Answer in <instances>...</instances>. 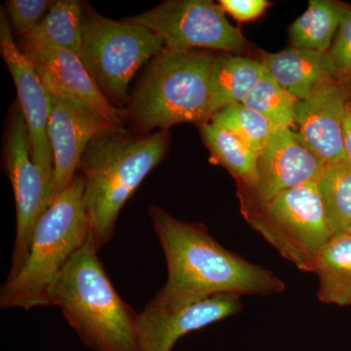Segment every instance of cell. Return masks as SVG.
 <instances>
[{"label": "cell", "mask_w": 351, "mask_h": 351, "mask_svg": "<svg viewBox=\"0 0 351 351\" xmlns=\"http://www.w3.org/2000/svg\"><path fill=\"white\" fill-rule=\"evenodd\" d=\"M9 18L14 29L24 38L36 31L54 1L50 0H10L7 1Z\"/></svg>", "instance_id": "obj_25"}, {"label": "cell", "mask_w": 351, "mask_h": 351, "mask_svg": "<svg viewBox=\"0 0 351 351\" xmlns=\"http://www.w3.org/2000/svg\"><path fill=\"white\" fill-rule=\"evenodd\" d=\"M339 78H351V7L346 11L330 50Z\"/></svg>", "instance_id": "obj_26"}, {"label": "cell", "mask_w": 351, "mask_h": 351, "mask_svg": "<svg viewBox=\"0 0 351 351\" xmlns=\"http://www.w3.org/2000/svg\"><path fill=\"white\" fill-rule=\"evenodd\" d=\"M7 124L4 162L15 197L17 226L8 277L24 265L39 219L54 198L53 180L32 160L29 130L19 104Z\"/></svg>", "instance_id": "obj_9"}, {"label": "cell", "mask_w": 351, "mask_h": 351, "mask_svg": "<svg viewBox=\"0 0 351 351\" xmlns=\"http://www.w3.org/2000/svg\"><path fill=\"white\" fill-rule=\"evenodd\" d=\"M351 101V78L325 80L295 106V137L324 164L346 159L343 123Z\"/></svg>", "instance_id": "obj_12"}, {"label": "cell", "mask_w": 351, "mask_h": 351, "mask_svg": "<svg viewBox=\"0 0 351 351\" xmlns=\"http://www.w3.org/2000/svg\"><path fill=\"white\" fill-rule=\"evenodd\" d=\"M219 5L239 22L258 19L269 6L265 0H221Z\"/></svg>", "instance_id": "obj_27"}, {"label": "cell", "mask_w": 351, "mask_h": 351, "mask_svg": "<svg viewBox=\"0 0 351 351\" xmlns=\"http://www.w3.org/2000/svg\"><path fill=\"white\" fill-rule=\"evenodd\" d=\"M325 164L301 144L292 129H274L258 158V179L241 193L242 212L251 213L288 189L316 182Z\"/></svg>", "instance_id": "obj_11"}, {"label": "cell", "mask_w": 351, "mask_h": 351, "mask_svg": "<svg viewBox=\"0 0 351 351\" xmlns=\"http://www.w3.org/2000/svg\"><path fill=\"white\" fill-rule=\"evenodd\" d=\"M262 63L295 101L304 100L325 80L339 78L328 52L290 47L274 54L265 53Z\"/></svg>", "instance_id": "obj_16"}, {"label": "cell", "mask_w": 351, "mask_h": 351, "mask_svg": "<svg viewBox=\"0 0 351 351\" xmlns=\"http://www.w3.org/2000/svg\"><path fill=\"white\" fill-rule=\"evenodd\" d=\"M165 50L163 40L144 25L104 17L83 5L80 59L101 91L117 105L128 103L129 85L138 69Z\"/></svg>", "instance_id": "obj_6"}, {"label": "cell", "mask_w": 351, "mask_h": 351, "mask_svg": "<svg viewBox=\"0 0 351 351\" xmlns=\"http://www.w3.org/2000/svg\"><path fill=\"white\" fill-rule=\"evenodd\" d=\"M84 195L85 179L76 175L68 188L53 198L36 223L24 265L1 287V309L31 311L51 306L52 286L89 239Z\"/></svg>", "instance_id": "obj_4"}, {"label": "cell", "mask_w": 351, "mask_h": 351, "mask_svg": "<svg viewBox=\"0 0 351 351\" xmlns=\"http://www.w3.org/2000/svg\"><path fill=\"white\" fill-rule=\"evenodd\" d=\"M240 297L221 294L180 302L157 293L138 314V351H172L184 335L239 313L242 308Z\"/></svg>", "instance_id": "obj_10"}, {"label": "cell", "mask_w": 351, "mask_h": 351, "mask_svg": "<svg viewBox=\"0 0 351 351\" xmlns=\"http://www.w3.org/2000/svg\"><path fill=\"white\" fill-rule=\"evenodd\" d=\"M343 137H345V151L346 158L351 162V101L346 106L345 123H343Z\"/></svg>", "instance_id": "obj_28"}, {"label": "cell", "mask_w": 351, "mask_h": 351, "mask_svg": "<svg viewBox=\"0 0 351 351\" xmlns=\"http://www.w3.org/2000/svg\"><path fill=\"white\" fill-rule=\"evenodd\" d=\"M127 20L151 29L162 39L165 50L239 52L247 46L221 5L210 0H169Z\"/></svg>", "instance_id": "obj_8"}, {"label": "cell", "mask_w": 351, "mask_h": 351, "mask_svg": "<svg viewBox=\"0 0 351 351\" xmlns=\"http://www.w3.org/2000/svg\"><path fill=\"white\" fill-rule=\"evenodd\" d=\"M200 134L211 154L210 162L230 171L240 184V195L252 191L258 179V154L230 131L211 122L201 124Z\"/></svg>", "instance_id": "obj_18"}, {"label": "cell", "mask_w": 351, "mask_h": 351, "mask_svg": "<svg viewBox=\"0 0 351 351\" xmlns=\"http://www.w3.org/2000/svg\"><path fill=\"white\" fill-rule=\"evenodd\" d=\"M265 71L262 62L251 58L217 56L210 75L212 119L223 108L243 103Z\"/></svg>", "instance_id": "obj_17"}, {"label": "cell", "mask_w": 351, "mask_h": 351, "mask_svg": "<svg viewBox=\"0 0 351 351\" xmlns=\"http://www.w3.org/2000/svg\"><path fill=\"white\" fill-rule=\"evenodd\" d=\"M295 103L297 101L284 91L269 71H265L262 80L242 104L261 113L276 128L285 127L292 129Z\"/></svg>", "instance_id": "obj_24"}, {"label": "cell", "mask_w": 351, "mask_h": 351, "mask_svg": "<svg viewBox=\"0 0 351 351\" xmlns=\"http://www.w3.org/2000/svg\"><path fill=\"white\" fill-rule=\"evenodd\" d=\"M29 36L44 39L58 47L71 51L80 58L83 39V4L77 0L54 1L43 22Z\"/></svg>", "instance_id": "obj_22"}, {"label": "cell", "mask_w": 351, "mask_h": 351, "mask_svg": "<svg viewBox=\"0 0 351 351\" xmlns=\"http://www.w3.org/2000/svg\"><path fill=\"white\" fill-rule=\"evenodd\" d=\"M89 235L50 291L51 306L61 309L80 341L94 351H138V314L122 300Z\"/></svg>", "instance_id": "obj_3"}, {"label": "cell", "mask_w": 351, "mask_h": 351, "mask_svg": "<svg viewBox=\"0 0 351 351\" xmlns=\"http://www.w3.org/2000/svg\"><path fill=\"white\" fill-rule=\"evenodd\" d=\"M152 226L162 247L167 281L159 292L174 301H195L221 294H279L285 284L270 271L228 251L200 223H186L156 205Z\"/></svg>", "instance_id": "obj_1"}, {"label": "cell", "mask_w": 351, "mask_h": 351, "mask_svg": "<svg viewBox=\"0 0 351 351\" xmlns=\"http://www.w3.org/2000/svg\"><path fill=\"white\" fill-rule=\"evenodd\" d=\"M335 234L351 232V162L325 164L316 181Z\"/></svg>", "instance_id": "obj_21"}, {"label": "cell", "mask_w": 351, "mask_h": 351, "mask_svg": "<svg viewBox=\"0 0 351 351\" xmlns=\"http://www.w3.org/2000/svg\"><path fill=\"white\" fill-rule=\"evenodd\" d=\"M40 77L51 99L48 137L54 156L55 197L75 179L76 170L80 168L83 154L90 143L101 134L119 128L101 121L77 107L48 78L43 75Z\"/></svg>", "instance_id": "obj_15"}, {"label": "cell", "mask_w": 351, "mask_h": 351, "mask_svg": "<svg viewBox=\"0 0 351 351\" xmlns=\"http://www.w3.org/2000/svg\"><path fill=\"white\" fill-rule=\"evenodd\" d=\"M348 233H351V232H348Z\"/></svg>", "instance_id": "obj_29"}, {"label": "cell", "mask_w": 351, "mask_h": 351, "mask_svg": "<svg viewBox=\"0 0 351 351\" xmlns=\"http://www.w3.org/2000/svg\"><path fill=\"white\" fill-rule=\"evenodd\" d=\"M216 57L207 51L164 50L147 64L125 117L145 132L211 121L210 75Z\"/></svg>", "instance_id": "obj_5"}, {"label": "cell", "mask_w": 351, "mask_h": 351, "mask_svg": "<svg viewBox=\"0 0 351 351\" xmlns=\"http://www.w3.org/2000/svg\"><path fill=\"white\" fill-rule=\"evenodd\" d=\"M0 50L12 75L31 141L32 160L54 182V156L48 137L51 99L38 69L16 44L10 24L0 10Z\"/></svg>", "instance_id": "obj_13"}, {"label": "cell", "mask_w": 351, "mask_h": 351, "mask_svg": "<svg viewBox=\"0 0 351 351\" xmlns=\"http://www.w3.org/2000/svg\"><path fill=\"white\" fill-rule=\"evenodd\" d=\"M314 274L319 278L318 299L351 306V233H336L321 254Z\"/></svg>", "instance_id": "obj_19"}, {"label": "cell", "mask_w": 351, "mask_h": 351, "mask_svg": "<svg viewBox=\"0 0 351 351\" xmlns=\"http://www.w3.org/2000/svg\"><path fill=\"white\" fill-rule=\"evenodd\" d=\"M22 50L39 75L48 78L69 101L101 121L123 128L125 112L115 108L101 91L77 55L36 36L24 38Z\"/></svg>", "instance_id": "obj_14"}, {"label": "cell", "mask_w": 351, "mask_h": 351, "mask_svg": "<svg viewBox=\"0 0 351 351\" xmlns=\"http://www.w3.org/2000/svg\"><path fill=\"white\" fill-rule=\"evenodd\" d=\"M308 8L291 25L292 47L328 52L350 6L329 0H311Z\"/></svg>", "instance_id": "obj_20"}, {"label": "cell", "mask_w": 351, "mask_h": 351, "mask_svg": "<svg viewBox=\"0 0 351 351\" xmlns=\"http://www.w3.org/2000/svg\"><path fill=\"white\" fill-rule=\"evenodd\" d=\"M245 218L282 257L304 272H314L335 235L316 182L283 191Z\"/></svg>", "instance_id": "obj_7"}, {"label": "cell", "mask_w": 351, "mask_h": 351, "mask_svg": "<svg viewBox=\"0 0 351 351\" xmlns=\"http://www.w3.org/2000/svg\"><path fill=\"white\" fill-rule=\"evenodd\" d=\"M168 131L132 136L124 128L95 138L80 160L90 237L98 250L114 234L120 211L147 176L162 161Z\"/></svg>", "instance_id": "obj_2"}, {"label": "cell", "mask_w": 351, "mask_h": 351, "mask_svg": "<svg viewBox=\"0 0 351 351\" xmlns=\"http://www.w3.org/2000/svg\"><path fill=\"white\" fill-rule=\"evenodd\" d=\"M211 123L230 131L258 156L276 129L269 120L243 104H235L219 110L211 119Z\"/></svg>", "instance_id": "obj_23"}]
</instances>
